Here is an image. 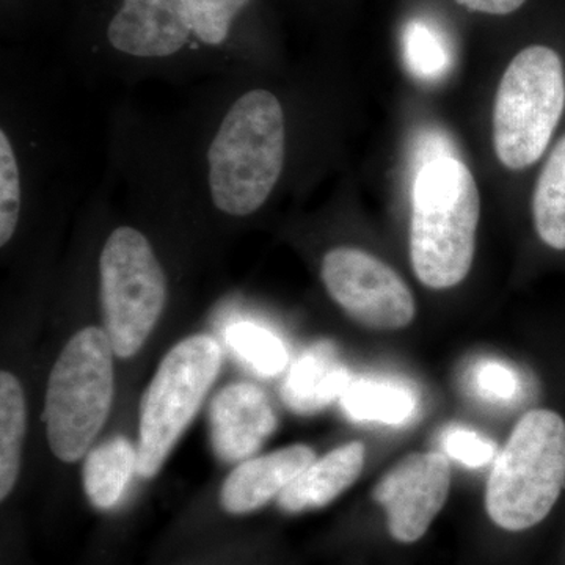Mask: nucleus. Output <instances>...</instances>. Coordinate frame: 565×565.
<instances>
[{
    "mask_svg": "<svg viewBox=\"0 0 565 565\" xmlns=\"http://www.w3.org/2000/svg\"><path fill=\"white\" fill-rule=\"evenodd\" d=\"M50 84L7 74L0 88V248L25 226L70 212L68 147Z\"/></svg>",
    "mask_w": 565,
    "mask_h": 565,
    "instance_id": "nucleus-1",
    "label": "nucleus"
},
{
    "mask_svg": "<svg viewBox=\"0 0 565 565\" xmlns=\"http://www.w3.org/2000/svg\"><path fill=\"white\" fill-rule=\"evenodd\" d=\"M110 177L120 188V203L106 196L114 223L99 250V299L104 330L121 359L140 351L169 302V275L148 233L143 200L131 178L110 162Z\"/></svg>",
    "mask_w": 565,
    "mask_h": 565,
    "instance_id": "nucleus-2",
    "label": "nucleus"
},
{
    "mask_svg": "<svg viewBox=\"0 0 565 565\" xmlns=\"http://www.w3.org/2000/svg\"><path fill=\"white\" fill-rule=\"evenodd\" d=\"M479 215L478 184L462 161L445 158L416 172L411 258L427 288H452L470 273Z\"/></svg>",
    "mask_w": 565,
    "mask_h": 565,
    "instance_id": "nucleus-3",
    "label": "nucleus"
},
{
    "mask_svg": "<svg viewBox=\"0 0 565 565\" xmlns=\"http://www.w3.org/2000/svg\"><path fill=\"white\" fill-rule=\"evenodd\" d=\"M565 486V423L556 412H527L501 449L487 482V514L520 533L544 522Z\"/></svg>",
    "mask_w": 565,
    "mask_h": 565,
    "instance_id": "nucleus-4",
    "label": "nucleus"
},
{
    "mask_svg": "<svg viewBox=\"0 0 565 565\" xmlns=\"http://www.w3.org/2000/svg\"><path fill=\"white\" fill-rule=\"evenodd\" d=\"M565 111V66L553 47L534 44L509 63L493 109V145L511 170L544 158Z\"/></svg>",
    "mask_w": 565,
    "mask_h": 565,
    "instance_id": "nucleus-5",
    "label": "nucleus"
},
{
    "mask_svg": "<svg viewBox=\"0 0 565 565\" xmlns=\"http://www.w3.org/2000/svg\"><path fill=\"white\" fill-rule=\"evenodd\" d=\"M114 348L106 330L90 326L66 343L46 390L47 441L63 462H76L90 448L114 399Z\"/></svg>",
    "mask_w": 565,
    "mask_h": 565,
    "instance_id": "nucleus-6",
    "label": "nucleus"
},
{
    "mask_svg": "<svg viewBox=\"0 0 565 565\" xmlns=\"http://www.w3.org/2000/svg\"><path fill=\"white\" fill-rule=\"evenodd\" d=\"M221 345L207 334H193L163 356L143 394L137 473L152 478L202 407L221 371Z\"/></svg>",
    "mask_w": 565,
    "mask_h": 565,
    "instance_id": "nucleus-7",
    "label": "nucleus"
},
{
    "mask_svg": "<svg viewBox=\"0 0 565 565\" xmlns=\"http://www.w3.org/2000/svg\"><path fill=\"white\" fill-rule=\"evenodd\" d=\"M104 40L122 79H188L192 54L204 51L193 28L188 0H118L107 20Z\"/></svg>",
    "mask_w": 565,
    "mask_h": 565,
    "instance_id": "nucleus-8",
    "label": "nucleus"
},
{
    "mask_svg": "<svg viewBox=\"0 0 565 565\" xmlns=\"http://www.w3.org/2000/svg\"><path fill=\"white\" fill-rule=\"evenodd\" d=\"M321 280L333 302L362 326L399 330L414 321L416 305L407 282L362 248L343 245L327 252Z\"/></svg>",
    "mask_w": 565,
    "mask_h": 565,
    "instance_id": "nucleus-9",
    "label": "nucleus"
},
{
    "mask_svg": "<svg viewBox=\"0 0 565 565\" xmlns=\"http://www.w3.org/2000/svg\"><path fill=\"white\" fill-rule=\"evenodd\" d=\"M451 467L440 452H414L394 465L374 487L394 541L415 544L448 500Z\"/></svg>",
    "mask_w": 565,
    "mask_h": 565,
    "instance_id": "nucleus-10",
    "label": "nucleus"
},
{
    "mask_svg": "<svg viewBox=\"0 0 565 565\" xmlns=\"http://www.w3.org/2000/svg\"><path fill=\"white\" fill-rule=\"evenodd\" d=\"M277 415L266 393L252 384L225 386L210 405V438L214 455L226 463L258 451L277 429Z\"/></svg>",
    "mask_w": 565,
    "mask_h": 565,
    "instance_id": "nucleus-11",
    "label": "nucleus"
},
{
    "mask_svg": "<svg viewBox=\"0 0 565 565\" xmlns=\"http://www.w3.org/2000/svg\"><path fill=\"white\" fill-rule=\"evenodd\" d=\"M315 460L313 448L292 445L237 465L223 482L222 508L234 515L262 509L273 498L280 497L282 490Z\"/></svg>",
    "mask_w": 565,
    "mask_h": 565,
    "instance_id": "nucleus-12",
    "label": "nucleus"
},
{
    "mask_svg": "<svg viewBox=\"0 0 565 565\" xmlns=\"http://www.w3.org/2000/svg\"><path fill=\"white\" fill-rule=\"evenodd\" d=\"M352 381L337 348L329 341L311 345L292 364L281 388L282 403L297 415H315L340 399Z\"/></svg>",
    "mask_w": 565,
    "mask_h": 565,
    "instance_id": "nucleus-13",
    "label": "nucleus"
},
{
    "mask_svg": "<svg viewBox=\"0 0 565 565\" xmlns=\"http://www.w3.org/2000/svg\"><path fill=\"white\" fill-rule=\"evenodd\" d=\"M364 445L360 441L340 446L310 467L286 487L277 498L289 514L315 511L332 503L359 479L364 465Z\"/></svg>",
    "mask_w": 565,
    "mask_h": 565,
    "instance_id": "nucleus-14",
    "label": "nucleus"
},
{
    "mask_svg": "<svg viewBox=\"0 0 565 565\" xmlns=\"http://www.w3.org/2000/svg\"><path fill=\"white\" fill-rule=\"evenodd\" d=\"M353 422L404 426L418 411V396L411 385L390 377H352L340 397Z\"/></svg>",
    "mask_w": 565,
    "mask_h": 565,
    "instance_id": "nucleus-15",
    "label": "nucleus"
},
{
    "mask_svg": "<svg viewBox=\"0 0 565 565\" xmlns=\"http://www.w3.org/2000/svg\"><path fill=\"white\" fill-rule=\"evenodd\" d=\"M137 449L118 435L96 446L84 463V489L95 508H115L137 471Z\"/></svg>",
    "mask_w": 565,
    "mask_h": 565,
    "instance_id": "nucleus-16",
    "label": "nucleus"
},
{
    "mask_svg": "<svg viewBox=\"0 0 565 565\" xmlns=\"http://www.w3.org/2000/svg\"><path fill=\"white\" fill-rule=\"evenodd\" d=\"M534 228L542 243L565 250V134L548 152L533 195Z\"/></svg>",
    "mask_w": 565,
    "mask_h": 565,
    "instance_id": "nucleus-17",
    "label": "nucleus"
},
{
    "mask_svg": "<svg viewBox=\"0 0 565 565\" xmlns=\"http://www.w3.org/2000/svg\"><path fill=\"white\" fill-rule=\"evenodd\" d=\"M25 397L13 374H0V498L6 500L20 475L25 434Z\"/></svg>",
    "mask_w": 565,
    "mask_h": 565,
    "instance_id": "nucleus-18",
    "label": "nucleus"
},
{
    "mask_svg": "<svg viewBox=\"0 0 565 565\" xmlns=\"http://www.w3.org/2000/svg\"><path fill=\"white\" fill-rule=\"evenodd\" d=\"M234 355L263 377H275L285 371L289 355L280 338L252 322H237L225 333Z\"/></svg>",
    "mask_w": 565,
    "mask_h": 565,
    "instance_id": "nucleus-19",
    "label": "nucleus"
},
{
    "mask_svg": "<svg viewBox=\"0 0 565 565\" xmlns=\"http://www.w3.org/2000/svg\"><path fill=\"white\" fill-rule=\"evenodd\" d=\"M404 55L408 70L419 79H437L451 66V51L444 33L423 20L408 22L405 28Z\"/></svg>",
    "mask_w": 565,
    "mask_h": 565,
    "instance_id": "nucleus-20",
    "label": "nucleus"
},
{
    "mask_svg": "<svg viewBox=\"0 0 565 565\" xmlns=\"http://www.w3.org/2000/svg\"><path fill=\"white\" fill-rule=\"evenodd\" d=\"M193 28L204 51L223 52L232 43L234 28L253 0H188Z\"/></svg>",
    "mask_w": 565,
    "mask_h": 565,
    "instance_id": "nucleus-21",
    "label": "nucleus"
},
{
    "mask_svg": "<svg viewBox=\"0 0 565 565\" xmlns=\"http://www.w3.org/2000/svg\"><path fill=\"white\" fill-rule=\"evenodd\" d=\"M471 384L475 392L490 403H509L520 392L519 375L511 366L497 360L476 364Z\"/></svg>",
    "mask_w": 565,
    "mask_h": 565,
    "instance_id": "nucleus-22",
    "label": "nucleus"
},
{
    "mask_svg": "<svg viewBox=\"0 0 565 565\" xmlns=\"http://www.w3.org/2000/svg\"><path fill=\"white\" fill-rule=\"evenodd\" d=\"M446 455L468 468H481L492 462L494 445L489 438L462 426H451L441 435Z\"/></svg>",
    "mask_w": 565,
    "mask_h": 565,
    "instance_id": "nucleus-23",
    "label": "nucleus"
},
{
    "mask_svg": "<svg viewBox=\"0 0 565 565\" xmlns=\"http://www.w3.org/2000/svg\"><path fill=\"white\" fill-rule=\"evenodd\" d=\"M445 158H456L455 145L451 139L437 129L424 132L415 148L416 170L419 172L427 163Z\"/></svg>",
    "mask_w": 565,
    "mask_h": 565,
    "instance_id": "nucleus-24",
    "label": "nucleus"
},
{
    "mask_svg": "<svg viewBox=\"0 0 565 565\" xmlns=\"http://www.w3.org/2000/svg\"><path fill=\"white\" fill-rule=\"evenodd\" d=\"M525 2L526 0H457V3L463 6L465 9L478 11V13L494 14V17L514 13Z\"/></svg>",
    "mask_w": 565,
    "mask_h": 565,
    "instance_id": "nucleus-25",
    "label": "nucleus"
}]
</instances>
